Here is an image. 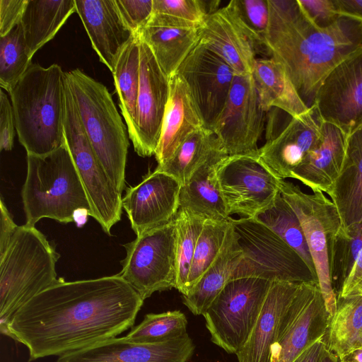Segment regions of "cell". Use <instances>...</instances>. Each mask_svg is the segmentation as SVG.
I'll list each match as a JSON object with an SVG mask.
<instances>
[{
	"label": "cell",
	"mask_w": 362,
	"mask_h": 362,
	"mask_svg": "<svg viewBox=\"0 0 362 362\" xmlns=\"http://www.w3.org/2000/svg\"><path fill=\"white\" fill-rule=\"evenodd\" d=\"M358 349H362V342H361V344L360 346V347Z\"/></svg>",
	"instance_id": "f5cc1de1"
},
{
	"label": "cell",
	"mask_w": 362,
	"mask_h": 362,
	"mask_svg": "<svg viewBox=\"0 0 362 362\" xmlns=\"http://www.w3.org/2000/svg\"><path fill=\"white\" fill-rule=\"evenodd\" d=\"M140 40L136 35L121 54L112 73L122 115L133 144L137 137V100L140 76Z\"/></svg>",
	"instance_id": "836d02e7"
},
{
	"label": "cell",
	"mask_w": 362,
	"mask_h": 362,
	"mask_svg": "<svg viewBox=\"0 0 362 362\" xmlns=\"http://www.w3.org/2000/svg\"><path fill=\"white\" fill-rule=\"evenodd\" d=\"M75 3L93 48L112 73L121 54L136 35L124 22L116 0H75Z\"/></svg>",
	"instance_id": "ffe728a7"
},
{
	"label": "cell",
	"mask_w": 362,
	"mask_h": 362,
	"mask_svg": "<svg viewBox=\"0 0 362 362\" xmlns=\"http://www.w3.org/2000/svg\"><path fill=\"white\" fill-rule=\"evenodd\" d=\"M59 255L35 226H18L0 256V331L8 337L13 315L38 293L59 282Z\"/></svg>",
	"instance_id": "277c9868"
},
{
	"label": "cell",
	"mask_w": 362,
	"mask_h": 362,
	"mask_svg": "<svg viewBox=\"0 0 362 362\" xmlns=\"http://www.w3.org/2000/svg\"><path fill=\"white\" fill-rule=\"evenodd\" d=\"M325 345L323 337L305 349L293 362H317Z\"/></svg>",
	"instance_id": "681fc988"
},
{
	"label": "cell",
	"mask_w": 362,
	"mask_h": 362,
	"mask_svg": "<svg viewBox=\"0 0 362 362\" xmlns=\"http://www.w3.org/2000/svg\"><path fill=\"white\" fill-rule=\"evenodd\" d=\"M169 98L155 153L158 166L168 161L191 134L206 127L182 77L175 73L169 78Z\"/></svg>",
	"instance_id": "603a6c76"
},
{
	"label": "cell",
	"mask_w": 362,
	"mask_h": 362,
	"mask_svg": "<svg viewBox=\"0 0 362 362\" xmlns=\"http://www.w3.org/2000/svg\"><path fill=\"white\" fill-rule=\"evenodd\" d=\"M176 223L148 230L124 245L127 255L118 274L143 298L176 287Z\"/></svg>",
	"instance_id": "8fae6325"
},
{
	"label": "cell",
	"mask_w": 362,
	"mask_h": 362,
	"mask_svg": "<svg viewBox=\"0 0 362 362\" xmlns=\"http://www.w3.org/2000/svg\"><path fill=\"white\" fill-rule=\"evenodd\" d=\"M187 320L180 310L148 313L125 336L134 343L153 344L177 338L187 332Z\"/></svg>",
	"instance_id": "f35d334b"
},
{
	"label": "cell",
	"mask_w": 362,
	"mask_h": 362,
	"mask_svg": "<svg viewBox=\"0 0 362 362\" xmlns=\"http://www.w3.org/2000/svg\"><path fill=\"white\" fill-rule=\"evenodd\" d=\"M340 362H362V349H354L340 358Z\"/></svg>",
	"instance_id": "f907efd6"
},
{
	"label": "cell",
	"mask_w": 362,
	"mask_h": 362,
	"mask_svg": "<svg viewBox=\"0 0 362 362\" xmlns=\"http://www.w3.org/2000/svg\"><path fill=\"white\" fill-rule=\"evenodd\" d=\"M21 23L0 37V86L8 93L31 64Z\"/></svg>",
	"instance_id": "74e56055"
},
{
	"label": "cell",
	"mask_w": 362,
	"mask_h": 362,
	"mask_svg": "<svg viewBox=\"0 0 362 362\" xmlns=\"http://www.w3.org/2000/svg\"><path fill=\"white\" fill-rule=\"evenodd\" d=\"M255 219L268 227L294 250L317 276L300 221L281 193L277 195L274 204Z\"/></svg>",
	"instance_id": "d590c367"
},
{
	"label": "cell",
	"mask_w": 362,
	"mask_h": 362,
	"mask_svg": "<svg viewBox=\"0 0 362 362\" xmlns=\"http://www.w3.org/2000/svg\"><path fill=\"white\" fill-rule=\"evenodd\" d=\"M330 320L319 283H301L281 320L271 362H293L325 337Z\"/></svg>",
	"instance_id": "4fadbf2b"
},
{
	"label": "cell",
	"mask_w": 362,
	"mask_h": 362,
	"mask_svg": "<svg viewBox=\"0 0 362 362\" xmlns=\"http://www.w3.org/2000/svg\"><path fill=\"white\" fill-rule=\"evenodd\" d=\"M195 346L186 332L168 341L134 343L113 337L58 357L55 362H187Z\"/></svg>",
	"instance_id": "d6986e66"
},
{
	"label": "cell",
	"mask_w": 362,
	"mask_h": 362,
	"mask_svg": "<svg viewBox=\"0 0 362 362\" xmlns=\"http://www.w3.org/2000/svg\"><path fill=\"white\" fill-rule=\"evenodd\" d=\"M217 177L228 215L256 218L269 209L280 193V181L258 151L228 156L219 165Z\"/></svg>",
	"instance_id": "7c38bea8"
},
{
	"label": "cell",
	"mask_w": 362,
	"mask_h": 362,
	"mask_svg": "<svg viewBox=\"0 0 362 362\" xmlns=\"http://www.w3.org/2000/svg\"><path fill=\"white\" fill-rule=\"evenodd\" d=\"M206 128L222 112L235 73L218 55L198 42L178 67Z\"/></svg>",
	"instance_id": "2e32d148"
},
{
	"label": "cell",
	"mask_w": 362,
	"mask_h": 362,
	"mask_svg": "<svg viewBox=\"0 0 362 362\" xmlns=\"http://www.w3.org/2000/svg\"><path fill=\"white\" fill-rule=\"evenodd\" d=\"M251 74L265 112L271 107H277L294 117L309 109L284 66L276 61L272 58H257Z\"/></svg>",
	"instance_id": "4dcf8cb0"
},
{
	"label": "cell",
	"mask_w": 362,
	"mask_h": 362,
	"mask_svg": "<svg viewBox=\"0 0 362 362\" xmlns=\"http://www.w3.org/2000/svg\"><path fill=\"white\" fill-rule=\"evenodd\" d=\"M228 155L221 152L199 167L181 186L180 209L203 221H223L228 214L217 177L220 163Z\"/></svg>",
	"instance_id": "484cf974"
},
{
	"label": "cell",
	"mask_w": 362,
	"mask_h": 362,
	"mask_svg": "<svg viewBox=\"0 0 362 362\" xmlns=\"http://www.w3.org/2000/svg\"><path fill=\"white\" fill-rule=\"evenodd\" d=\"M320 123L321 134L317 144L292 172L291 177L313 192L329 194L341 170L349 135L332 124Z\"/></svg>",
	"instance_id": "cb8c5ba5"
},
{
	"label": "cell",
	"mask_w": 362,
	"mask_h": 362,
	"mask_svg": "<svg viewBox=\"0 0 362 362\" xmlns=\"http://www.w3.org/2000/svg\"><path fill=\"white\" fill-rule=\"evenodd\" d=\"M313 23L320 28L333 24L339 17L334 0H298Z\"/></svg>",
	"instance_id": "ee69618b"
},
{
	"label": "cell",
	"mask_w": 362,
	"mask_h": 362,
	"mask_svg": "<svg viewBox=\"0 0 362 362\" xmlns=\"http://www.w3.org/2000/svg\"><path fill=\"white\" fill-rule=\"evenodd\" d=\"M329 267L337 298L362 295V221L341 227L332 241Z\"/></svg>",
	"instance_id": "83f0119b"
},
{
	"label": "cell",
	"mask_w": 362,
	"mask_h": 362,
	"mask_svg": "<svg viewBox=\"0 0 362 362\" xmlns=\"http://www.w3.org/2000/svg\"><path fill=\"white\" fill-rule=\"evenodd\" d=\"M269 21L264 47L285 69L310 107L321 83L345 59L362 48V22L343 16L320 28L298 0H268Z\"/></svg>",
	"instance_id": "7a4b0ae2"
},
{
	"label": "cell",
	"mask_w": 362,
	"mask_h": 362,
	"mask_svg": "<svg viewBox=\"0 0 362 362\" xmlns=\"http://www.w3.org/2000/svg\"><path fill=\"white\" fill-rule=\"evenodd\" d=\"M16 124L11 103L4 91L0 90V149L11 151L13 146Z\"/></svg>",
	"instance_id": "f6af8a7d"
},
{
	"label": "cell",
	"mask_w": 362,
	"mask_h": 362,
	"mask_svg": "<svg viewBox=\"0 0 362 362\" xmlns=\"http://www.w3.org/2000/svg\"><path fill=\"white\" fill-rule=\"evenodd\" d=\"M242 254L238 235L232 223L226 243L215 262L188 293L182 296L183 303L194 315H203L206 311L230 281Z\"/></svg>",
	"instance_id": "f546056e"
},
{
	"label": "cell",
	"mask_w": 362,
	"mask_h": 362,
	"mask_svg": "<svg viewBox=\"0 0 362 362\" xmlns=\"http://www.w3.org/2000/svg\"><path fill=\"white\" fill-rule=\"evenodd\" d=\"M264 120L265 111L252 74H235L223 109L211 129L226 153L257 152Z\"/></svg>",
	"instance_id": "5bb4252c"
},
{
	"label": "cell",
	"mask_w": 362,
	"mask_h": 362,
	"mask_svg": "<svg viewBox=\"0 0 362 362\" xmlns=\"http://www.w3.org/2000/svg\"><path fill=\"white\" fill-rule=\"evenodd\" d=\"M230 216L223 221H204L190 267L185 293L196 285L215 262L232 227Z\"/></svg>",
	"instance_id": "8d00e7d4"
},
{
	"label": "cell",
	"mask_w": 362,
	"mask_h": 362,
	"mask_svg": "<svg viewBox=\"0 0 362 362\" xmlns=\"http://www.w3.org/2000/svg\"><path fill=\"white\" fill-rule=\"evenodd\" d=\"M126 24L136 33L148 23L153 12V0H116Z\"/></svg>",
	"instance_id": "7bdbcfd3"
},
{
	"label": "cell",
	"mask_w": 362,
	"mask_h": 362,
	"mask_svg": "<svg viewBox=\"0 0 362 362\" xmlns=\"http://www.w3.org/2000/svg\"><path fill=\"white\" fill-rule=\"evenodd\" d=\"M317 362H340V358L337 355L329 351L325 345Z\"/></svg>",
	"instance_id": "816d5d0a"
},
{
	"label": "cell",
	"mask_w": 362,
	"mask_h": 362,
	"mask_svg": "<svg viewBox=\"0 0 362 362\" xmlns=\"http://www.w3.org/2000/svg\"><path fill=\"white\" fill-rule=\"evenodd\" d=\"M328 194L342 228L362 221V127L348 136L341 170Z\"/></svg>",
	"instance_id": "4316f807"
},
{
	"label": "cell",
	"mask_w": 362,
	"mask_h": 362,
	"mask_svg": "<svg viewBox=\"0 0 362 362\" xmlns=\"http://www.w3.org/2000/svg\"><path fill=\"white\" fill-rule=\"evenodd\" d=\"M74 12L75 0H27L21 23L31 57L56 35Z\"/></svg>",
	"instance_id": "1f68e13d"
},
{
	"label": "cell",
	"mask_w": 362,
	"mask_h": 362,
	"mask_svg": "<svg viewBox=\"0 0 362 362\" xmlns=\"http://www.w3.org/2000/svg\"><path fill=\"white\" fill-rule=\"evenodd\" d=\"M301 283L272 282L257 320L243 346L235 354L238 362H271L281 320Z\"/></svg>",
	"instance_id": "d4e9b609"
},
{
	"label": "cell",
	"mask_w": 362,
	"mask_h": 362,
	"mask_svg": "<svg viewBox=\"0 0 362 362\" xmlns=\"http://www.w3.org/2000/svg\"><path fill=\"white\" fill-rule=\"evenodd\" d=\"M181 185L172 176L156 170L126 189L122 199L136 236L172 221L180 209Z\"/></svg>",
	"instance_id": "ac0fdd59"
},
{
	"label": "cell",
	"mask_w": 362,
	"mask_h": 362,
	"mask_svg": "<svg viewBox=\"0 0 362 362\" xmlns=\"http://www.w3.org/2000/svg\"><path fill=\"white\" fill-rule=\"evenodd\" d=\"M280 193L300 221L332 318L337 310V297L332 285L329 259L332 241L341 227L338 210L324 192L317 190L308 194L285 180L280 181Z\"/></svg>",
	"instance_id": "ba28073f"
},
{
	"label": "cell",
	"mask_w": 362,
	"mask_h": 362,
	"mask_svg": "<svg viewBox=\"0 0 362 362\" xmlns=\"http://www.w3.org/2000/svg\"><path fill=\"white\" fill-rule=\"evenodd\" d=\"M225 151L214 132L203 127L191 134L171 158L156 168L185 185L193 173L216 155ZM226 152V151H225Z\"/></svg>",
	"instance_id": "d6a6232c"
},
{
	"label": "cell",
	"mask_w": 362,
	"mask_h": 362,
	"mask_svg": "<svg viewBox=\"0 0 362 362\" xmlns=\"http://www.w3.org/2000/svg\"><path fill=\"white\" fill-rule=\"evenodd\" d=\"M66 74L31 63L8 91L19 142L27 154L47 155L65 141Z\"/></svg>",
	"instance_id": "3957f363"
},
{
	"label": "cell",
	"mask_w": 362,
	"mask_h": 362,
	"mask_svg": "<svg viewBox=\"0 0 362 362\" xmlns=\"http://www.w3.org/2000/svg\"><path fill=\"white\" fill-rule=\"evenodd\" d=\"M199 29L168 25L151 16L136 35L148 46L158 65L170 78L199 42Z\"/></svg>",
	"instance_id": "f1b7e54d"
},
{
	"label": "cell",
	"mask_w": 362,
	"mask_h": 362,
	"mask_svg": "<svg viewBox=\"0 0 362 362\" xmlns=\"http://www.w3.org/2000/svg\"><path fill=\"white\" fill-rule=\"evenodd\" d=\"M27 225L43 218L74 221L76 213L92 210L66 141L44 156L27 154V174L22 189Z\"/></svg>",
	"instance_id": "5b68a950"
},
{
	"label": "cell",
	"mask_w": 362,
	"mask_h": 362,
	"mask_svg": "<svg viewBox=\"0 0 362 362\" xmlns=\"http://www.w3.org/2000/svg\"><path fill=\"white\" fill-rule=\"evenodd\" d=\"M0 210V256H2L6 251L18 226L13 221L2 199H1Z\"/></svg>",
	"instance_id": "7dc6e473"
},
{
	"label": "cell",
	"mask_w": 362,
	"mask_h": 362,
	"mask_svg": "<svg viewBox=\"0 0 362 362\" xmlns=\"http://www.w3.org/2000/svg\"><path fill=\"white\" fill-rule=\"evenodd\" d=\"M144 301L118 274L74 281L61 279L17 310L8 337L28 348L30 361L60 356L132 327Z\"/></svg>",
	"instance_id": "6da1fadb"
},
{
	"label": "cell",
	"mask_w": 362,
	"mask_h": 362,
	"mask_svg": "<svg viewBox=\"0 0 362 362\" xmlns=\"http://www.w3.org/2000/svg\"><path fill=\"white\" fill-rule=\"evenodd\" d=\"M65 74L91 147L114 186L122 194L129 141L112 95L103 83L78 69Z\"/></svg>",
	"instance_id": "8992f818"
},
{
	"label": "cell",
	"mask_w": 362,
	"mask_h": 362,
	"mask_svg": "<svg viewBox=\"0 0 362 362\" xmlns=\"http://www.w3.org/2000/svg\"><path fill=\"white\" fill-rule=\"evenodd\" d=\"M219 1L153 0V14H160L187 28H199L206 17L217 11Z\"/></svg>",
	"instance_id": "b9f144b4"
},
{
	"label": "cell",
	"mask_w": 362,
	"mask_h": 362,
	"mask_svg": "<svg viewBox=\"0 0 362 362\" xmlns=\"http://www.w3.org/2000/svg\"><path fill=\"white\" fill-rule=\"evenodd\" d=\"M327 349L339 358L362 342V295L337 298V310L324 337Z\"/></svg>",
	"instance_id": "e575fe53"
},
{
	"label": "cell",
	"mask_w": 362,
	"mask_h": 362,
	"mask_svg": "<svg viewBox=\"0 0 362 362\" xmlns=\"http://www.w3.org/2000/svg\"><path fill=\"white\" fill-rule=\"evenodd\" d=\"M140 76L137 100V137L133 145L141 157L155 155L168 103L169 78L148 46L140 38Z\"/></svg>",
	"instance_id": "e0dca14e"
},
{
	"label": "cell",
	"mask_w": 362,
	"mask_h": 362,
	"mask_svg": "<svg viewBox=\"0 0 362 362\" xmlns=\"http://www.w3.org/2000/svg\"><path fill=\"white\" fill-rule=\"evenodd\" d=\"M64 138L92 210V217L110 234L121 219L122 194L109 178L87 138L67 82Z\"/></svg>",
	"instance_id": "30bf717a"
},
{
	"label": "cell",
	"mask_w": 362,
	"mask_h": 362,
	"mask_svg": "<svg viewBox=\"0 0 362 362\" xmlns=\"http://www.w3.org/2000/svg\"><path fill=\"white\" fill-rule=\"evenodd\" d=\"M26 3L27 0H0V37L21 23Z\"/></svg>",
	"instance_id": "bcb514c9"
},
{
	"label": "cell",
	"mask_w": 362,
	"mask_h": 362,
	"mask_svg": "<svg viewBox=\"0 0 362 362\" xmlns=\"http://www.w3.org/2000/svg\"><path fill=\"white\" fill-rule=\"evenodd\" d=\"M199 42L221 57L235 74H251L256 48L228 6L209 14L199 29Z\"/></svg>",
	"instance_id": "7402d4cb"
},
{
	"label": "cell",
	"mask_w": 362,
	"mask_h": 362,
	"mask_svg": "<svg viewBox=\"0 0 362 362\" xmlns=\"http://www.w3.org/2000/svg\"><path fill=\"white\" fill-rule=\"evenodd\" d=\"M230 221L243 254L230 280L255 277L271 282H318L301 257L260 221L231 217Z\"/></svg>",
	"instance_id": "52a82bcc"
},
{
	"label": "cell",
	"mask_w": 362,
	"mask_h": 362,
	"mask_svg": "<svg viewBox=\"0 0 362 362\" xmlns=\"http://www.w3.org/2000/svg\"><path fill=\"white\" fill-rule=\"evenodd\" d=\"M204 221L179 209L176 223V287L182 295L192 264L196 245Z\"/></svg>",
	"instance_id": "ab89813d"
},
{
	"label": "cell",
	"mask_w": 362,
	"mask_h": 362,
	"mask_svg": "<svg viewBox=\"0 0 362 362\" xmlns=\"http://www.w3.org/2000/svg\"><path fill=\"white\" fill-rule=\"evenodd\" d=\"M227 6L255 48L264 46L269 21L268 0H232Z\"/></svg>",
	"instance_id": "60d3db41"
},
{
	"label": "cell",
	"mask_w": 362,
	"mask_h": 362,
	"mask_svg": "<svg viewBox=\"0 0 362 362\" xmlns=\"http://www.w3.org/2000/svg\"><path fill=\"white\" fill-rule=\"evenodd\" d=\"M272 283L255 277L230 280L202 315L211 341L236 354L250 335Z\"/></svg>",
	"instance_id": "9c48e42d"
},
{
	"label": "cell",
	"mask_w": 362,
	"mask_h": 362,
	"mask_svg": "<svg viewBox=\"0 0 362 362\" xmlns=\"http://www.w3.org/2000/svg\"><path fill=\"white\" fill-rule=\"evenodd\" d=\"M317 119L349 135L362 127V48L326 76L312 105Z\"/></svg>",
	"instance_id": "9a60e30c"
},
{
	"label": "cell",
	"mask_w": 362,
	"mask_h": 362,
	"mask_svg": "<svg viewBox=\"0 0 362 362\" xmlns=\"http://www.w3.org/2000/svg\"><path fill=\"white\" fill-rule=\"evenodd\" d=\"M320 134V123L311 106L303 114L291 117L279 134L259 148L258 153L276 177L285 180L315 146Z\"/></svg>",
	"instance_id": "44dd1931"
},
{
	"label": "cell",
	"mask_w": 362,
	"mask_h": 362,
	"mask_svg": "<svg viewBox=\"0 0 362 362\" xmlns=\"http://www.w3.org/2000/svg\"><path fill=\"white\" fill-rule=\"evenodd\" d=\"M339 16L362 22V0H334Z\"/></svg>",
	"instance_id": "c3c4849f"
}]
</instances>
